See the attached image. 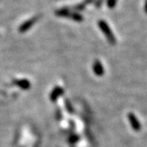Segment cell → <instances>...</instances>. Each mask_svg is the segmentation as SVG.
Masks as SVG:
<instances>
[{"label": "cell", "mask_w": 147, "mask_h": 147, "mask_svg": "<svg viewBox=\"0 0 147 147\" xmlns=\"http://www.w3.org/2000/svg\"><path fill=\"white\" fill-rule=\"evenodd\" d=\"M99 26H100V30L104 32L105 35L107 37L108 40L110 41V43H115V37L114 36L113 33L111 31V30L110 29L109 26L105 23L104 21H99Z\"/></svg>", "instance_id": "obj_1"}, {"label": "cell", "mask_w": 147, "mask_h": 147, "mask_svg": "<svg viewBox=\"0 0 147 147\" xmlns=\"http://www.w3.org/2000/svg\"><path fill=\"white\" fill-rule=\"evenodd\" d=\"M127 117H128V120H129L130 123H131V127H132L135 131H139V130L141 129V124H140L139 121H138V119H137L136 115H135L134 114H132V113H129Z\"/></svg>", "instance_id": "obj_2"}, {"label": "cell", "mask_w": 147, "mask_h": 147, "mask_svg": "<svg viewBox=\"0 0 147 147\" xmlns=\"http://www.w3.org/2000/svg\"><path fill=\"white\" fill-rule=\"evenodd\" d=\"M94 65V70L95 72H96V74H97L98 75L103 74L104 69H103V67H102V65H101L99 61H96Z\"/></svg>", "instance_id": "obj_3"}, {"label": "cell", "mask_w": 147, "mask_h": 147, "mask_svg": "<svg viewBox=\"0 0 147 147\" xmlns=\"http://www.w3.org/2000/svg\"><path fill=\"white\" fill-rule=\"evenodd\" d=\"M117 0H108V6L110 8H113L116 5Z\"/></svg>", "instance_id": "obj_4"}, {"label": "cell", "mask_w": 147, "mask_h": 147, "mask_svg": "<svg viewBox=\"0 0 147 147\" xmlns=\"http://www.w3.org/2000/svg\"><path fill=\"white\" fill-rule=\"evenodd\" d=\"M145 11H146V12L147 13V1L146 3V5H145Z\"/></svg>", "instance_id": "obj_5"}]
</instances>
